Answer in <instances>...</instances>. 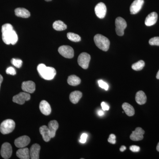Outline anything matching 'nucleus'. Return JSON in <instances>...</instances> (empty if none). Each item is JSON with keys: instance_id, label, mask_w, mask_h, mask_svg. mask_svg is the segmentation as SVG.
<instances>
[{"instance_id": "obj_1", "label": "nucleus", "mask_w": 159, "mask_h": 159, "mask_svg": "<svg viewBox=\"0 0 159 159\" xmlns=\"http://www.w3.org/2000/svg\"><path fill=\"white\" fill-rule=\"evenodd\" d=\"M2 38L3 42L7 45H14L17 42L18 38L13 27L10 24L3 25L2 28Z\"/></svg>"}, {"instance_id": "obj_2", "label": "nucleus", "mask_w": 159, "mask_h": 159, "mask_svg": "<svg viewBox=\"0 0 159 159\" xmlns=\"http://www.w3.org/2000/svg\"><path fill=\"white\" fill-rule=\"evenodd\" d=\"M37 71L40 76L46 80L54 79L56 74V71L54 68L48 67L43 64H40L37 66Z\"/></svg>"}, {"instance_id": "obj_3", "label": "nucleus", "mask_w": 159, "mask_h": 159, "mask_svg": "<svg viewBox=\"0 0 159 159\" xmlns=\"http://www.w3.org/2000/svg\"><path fill=\"white\" fill-rule=\"evenodd\" d=\"M94 41L95 44L100 50L104 51H108L110 42L107 38L101 34H97L94 36Z\"/></svg>"}, {"instance_id": "obj_4", "label": "nucleus", "mask_w": 159, "mask_h": 159, "mask_svg": "<svg viewBox=\"0 0 159 159\" xmlns=\"http://www.w3.org/2000/svg\"><path fill=\"white\" fill-rule=\"evenodd\" d=\"M15 128V122L12 119H6L0 125V131L3 134L12 132Z\"/></svg>"}, {"instance_id": "obj_5", "label": "nucleus", "mask_w": 159, "mask_h": 159, "mask_svg": "<svg viewBox=\"0 0 159 159\" xmlns=\"http://www.w3.org/2000/svg\"><path fill=\"white\" fill-rule=\"evenodd\" d=\"M116 31L119 36H122L124 34V30L127 27V24L124 19L121 17H117L116 20Z\"/></svg>"}, {"instance_id": "obj_6", "label": "nucleus", "mask_w": 159, "mask_h": 159, "mask_svg": "<svg viewBox=\"0 0 159 159\" xmlns=\"http://www.w3.org/2000/svg\"><path fill=\"white\" fill-rule=\"evenodd\" d=\"M91 60V56L87 53H81L80 54L77 59L78 64L84 69L88 68L89 64Z\"/></svg>"}, {"instance_id": "obj_7", "label": "nucleus", "mask_w": 159, "mask_h": 159, "mask_svg": "<svg viewBox=\"0 0 159 159\" xmlns=\"http://www.w3.org/2000/svg\"><path fill=\"white\" fill-rule=\"evenodd\" d=\"M58 52L63 57L67 58H72L74 56V50L69 46H61L58 49Z\"/></svg>"}, {"instance_id": "obj_8", "label": "nucleus", "mask_w": 159, "mask_h": 159, "mask_svg": "<svg viewBox=\"0 0 159 159\" xmlns=\"http://www.w3.org/2000/svg\"><path fill=\"white\" fill-rule=\"evenodd\" d=\"M31 99V96L29 93L21 92L14 96L12 99L13 102L17 104L22 105L26 101H29Z\"/></svg>"}, {"instance_id": "obj_9", "label": "nucleus", "mask_w": 159, "mask_h": 159, "mask_svg": "<svg viewBox=\"0 0 159 159\" xmlns=\"http://www.w3.org/2000/svg\"><path fill=\"white\" fill-rule=\"evenodd\" d=\"M12 147L8 142H6L2 145L1 148V154L3 158L9 159L12 154Z\"/></svg>"}, {"instance_id": "obj_10", "label": "nucleus", "mask_w": 159, "mask_h": 159, "mask_svg": "<svg viewBox=\"0 0 159 159\" xmlns=\"http://www.w3.org/2000/svg\"><path fill=\"white\" fill-rule=\"evenodd\" d=\"M30 141V138L28 136H22L16 139L14 142L15 145L17 148H24L29 145Z\"/></svg>"}, {"instance_id": "obj_11", "label": "nucleus", "mask_w": 159, "mask_h": 159, "mask_svg": "<svg viewBox=\"0 0 159 159\" xmlns=\"http://www.w3.org/2000/svg\"><path fill=\"white\" fill-rule=\"evenodd\" d=\"M95 13L97 17L103 19L107 13V7L105 4L102 2L98 3L95 8Z\"/></svg>"}, {"instance_id": "obj_12", "label": "nucleus", "mask_w": 159, "mask_h": 159, "mask_svg": "<svg viewBox=\"0 0 159 159\" xmlns=\"http://www.w3.org/2000/svg\"><path fill=\"white\" fill-rule=\"evenodd\" d=\"M144 3V0H134L130 6L131 14H136L138 13L142 9Z\"/></svg>"}, {"instance_id": "obj_13", "label": "nucleus", "mask_w": 159, "mask_h": 159, "mask_svg": "<svg viewBox=\"0 0 159 159\" xmlns=\"http://www.w3.org/2000/svg\"><path fill=\"white\" fill-rule=\"evenodd\" d=\"M145 134V131L141 127H137L135 130L132 132L130 135L131 140L133 141H139L143 139V135Z\"/></svg>"}, {"instance_id": "obj_14", "label": "nucleus", "mask_w": 159, "mask_h": 159, "mask_svg": "<svg viewBox=\"0 0 159 159\" xmlns=\"http://www.w3.org/2000/svg\"><path fill=\"white\" fill-rule=\"evenodd\" d=\"M22 89L24 92L29 93H32L35 90V84L33 81H24L22 84Z\"/></svg>"}, {"instance_id": "obj_15", "label": "nucleus", "mask_w": 159, "mask_h": 159, "mask_svg": "<svg viewBox=\"0 0 159 159\" xmlns=\"http://www.w3.org/2000/svg\"><path fill=\"white\" fill-rule=\"evenodd\" d=\"M40 146L39 144H34L31 146L30 148V158L31 159H38L39 158V152L40 150Z\"/></svg>"}, {"instance_id": "obj_16", "label": "nucleus", "mask_w": 159, "mask_h": 159, "mask_svg": "<svg viewBox=\"0 0 159 159\" xmlns=\"http://www.w3.org/2000/svg\"><path fill=\"white\" fill-rule=\"evenodd\" d=\"M39 131L45 142H48L50 141L52 138L48 126L45 125L41 126L39 128Z\"/></svg>"}, {"instance_id": "obj_17", "label": "nucleus", "mask_w": 159, "mask_h": 159, "mask_svg": "<svg viewBox=\"0 0 159 159\" xmlns=\"http://www.w3.org/2000/svg\"><path fill=\"white\" fill-rule=\"evenodd\" d=\"M39 109L42 113L45 116H48L51 113V106L46 100H42L39 104Z\"/></svg>"}, {"instance_id": "obj_18", "label": "nucleus", "mask_w": 159, "mask_h": 159, "mask_svg": "<svg viewBox=\"0 0 159 159\" xmlns=\"http://www.w3.org/2000/svg\"><path fill=\"white\" fill-rule=\"evenodd\" d=\"M158 15L157 12H152L148 15L145 20V25L147 26L153 25L157 20Z\"/></svg>"}, {"instance_id": "obj_19", "label": "nucleus", "mask_w": 159, "mask_h": 159, "mask_svg": "<svg viewBox=\"0 0 159 159\" xmlns=\"http://www.w3.org/2000/svg\"><path fill=\"white\" fill-rule=\"evenodd\" d=\"M18 157L21 159H29L30 158V152L29 148H22L17 150L16 153Z\"/></svg>"}, {"instance_id": "obj_20", "label": "nucleus", "mask_w": 159, "mask_h": 159, "mask_svg": "<svg viewBox=\"0 0 159 159\" xmlns=\"http://www.w3.org/2000/svg\"><path fill=\"white\" fill-rule=\"evenodd\" d=\"M136 101L139 105H143L146 103L147 97L143 91H139L135 96Z\"/></svg>"}, {"instance_id": "obj_21", "label": "nucleus", "mask_w": 159, "mask_h": 159, "mask_svg": "<svg viewBox=\"0 0 159 159\" xmlns=\"http://www.w3.org/2000/svg\"><path fill=\"white\" fill-rule=\"evenodd\" d=\"M58 127L59 125L56 120H52L49 122L48 127L51 132V138H54L55 137L56 131L58 129Z\"/></svg>"}, {"instance_id": "obj_22", "label": "nucleus", "mask_w": 159, "mask_h": 159, "mask_svg": "<svg viewBox=\"0 0 159 159\" xmlns=\"http://www.w3.org/2000/svg\"><path fill=\"white\" fill-rule=\"evenodd\" d=\"M15 13L16 16L18 17L27 18L30 17V13L29 10L25 8H16L15 10Z\"/></svg>"}, {"instance_id": "obj_23", "label": "nucleus", "mask_w": 159, "mask_h": 159, "mask_svg": "<svg viewBox=\"0 0 159 159\" xmlns=\"http://www.w3.org/2000/svg\"><path fill=\"white\" fill-rule=\"evenodd\" d=\"M82 97V93L79 91H75L71 93L70 95V99L74 104H76L79 102L80 99Z\"/></svg>"}, {"instance_id": "obj_24", "label": "nucleus", "mask_w": 159, "mask_h": 159, "mask_svg": "<svg viewBox=\"0 0 159 159\" xmlns=\"http://www.w3.org/2000/svg\"><path fill=\"white\" fill-rule=\"evenodd\" d=\"M122 108L125 114L129 116H132L135 114L134 109L133 107L127 102H125L122 105Z\"/></svg>"}, {"instance_id": "obj_25", "label": "nucleus", "mask_w": 159, "mask_h": 159, "mask_svg": "<svg viewBox=\"0 0 159 159\" xmlns=\"http://www.w3.org/2000/svg\"><path fill=\"white\" fill-rule=\"evenodd\" d=\"M67 82L70 85L75 86L80 84L81 80L76 75H71L68 78Z\"/></svg>"}, {"instance_id": "obj_26", "label": "nucleus", "mask_w": 159, "mask_h": 159, "mask_svg": "<svg viewBox=\"0 0 159 159\" xmlns=\"http://www.w3.org/2000/svg\"><path fill=\"white\" fill-rule=\"evenodd\" d=\"M54 30L57 31H61L67 29V25L64 23L61 20H57L54 22L53 25Z\"/></svg>"}, {"instance_id": "obj_27", "label": "nucleus", "mask_w": 159, "mask_h": 159, "mask_svg": "<svg viewBox=\"0 0 159 159\" xmlns=\"http://www.w3.org/2000/svg\"><path fill=\"white\" fill-rule=\"evenodd\" d=\"M145 66V62L143 60H140L133 64L132 66V68L135 71H140L143 69Z\"/></svg>"}, {"instance_id": "obj_28", "label": "nucleus", "mask_w": 159, "mask_h": 159, "mask_svg": "<svg viewBox=\"0 0 159 159\" xmlns=\"http://www.w3.org/2000/svg\"><path fill=\"white\" fill-rule=\"evenodd\" d=\"M67 36L69 40L74 42H78L81 40V38L79 35L72 32L68 33Z\"/></svg>"}, {"instance_id": "obj_29", "label": "nucleus", "mask_w": 159, "mask_h": 159, "mask_svg": "<svg viewBox=\"0 0 159 159\" xmlns=\"http://www.w3.org/2000/svg\"><path fill=\"white\" fill-rule=\"evenodd\" d=\"M11 61V64L18 68H20L22 65L23 61L20 59L12 58Z\"/></svg>"}, {"instance_id": "obj_30", "label": "nucleus", "mask_w": 159, "mask_h": 159, "mask_svg": "<svg viewBox=\"0 0 159 159\" xmlns=\"http://www.w3.org/2000/svg\"><path fill=\"white\" fill-rule=\"evenodd\" d=\"M151 45L159 46V37H155L151 39L149 41Z\"/></svg>"}, {"instance_id": "obj_31", "label": "nucleus", "mask_w": 159, "mask_h": 159, "mask_svg": "<svg viewBox=\"0 0 159 159\" xmlns=\"http://www.w3.org/2000/svg\"><path fill=\"white\" fill-rule=\"evenodd\" d=\"M98 84L99 86L101 88L104 89L105 90L107 91L109 89V86L107 83L104 82L102 80H98Z\"/></svg>"}, {"instance_id": "obj_32", "label": "nucleus", "mask_w": 159, "mask_h": 159, "mask_svg": "<svg viewBox=\"0 0 159 159\" xmlns=\"http://www.w3.org/2000/svg\"><path fill=\"white\" fill-rule=\"evenodd\" d=\"M6 74L11 75H15L16 74V71L12 67H9L6 70Z\"/></svg>"}, {"instance_id": "obj_33", "label": "nucleus", "mask_w": 159, "mask_h": 159, "mask_svg": "<svg viewBox=\"0 0 159 159\" xmlns=\"http://www.w3.org/2000/svg\"><path fill=\"white\" fill-rule=\"evenodd\" d=\"M108 142L112 144H115L116 143V136L114 134L110 135L108 139Z\"/></svg>"}, {"instance_id": "obj_34", "label": "nucleus", "mask_w": 159, "mask_h": 159, "mask_svg": "<svg viewBox=\"0 0 159 159\" xmlns=\"http://www.w3.org/2000/svg\"><path fill=\"white\" fill-rule=\"evenodd\" d=\"M88 138V134H83L80 137V142L82 144H84L86 142L87 139Z\"/></svg>"}, {"instance_id": "obj_35", "label": "nucleus", "mask_w": 159, "mask_h": 159, "mask_svg": "<svg viewBox=\"0 0 159 159\" xmlns=\"http://www.w3.org/2000/svg\"><path fill=\"white\" fill-rule=\"evenodd\" d=\"M130 150L133 152H139L140 150V147L137 145H132L129 148Z\"/></svg>"}, {"instance_id": "obj_36", "label": "nucleus", "mask_w": 159, "mask_h": 159, "mask_svg": "<svg viewBox=\"0 0 159 159\" xmlns=\"http://www.w3.org/2000/svg\"><path fill=\"white\" fill-rule=\"evenodd\" d=\"M102 110L103 111H108L109 110V106L105 102H102L101 104Z\"/></svg>"}, {"instance_id": "obj_37", "label": "nucleus", "mask_w": 159, "mask_h": 159, "mask_svg": "<svg viewBox=\"0 0 159 159\" xmlns=\"http://www.w3.org/2000/svg\"><path fill=\"white\" fill-rule=\"evenodd\" d=\"M98 115L100 116H102L104 115V112L102 111L99 110L98 111Z\"/></svg>"}, {"instance_id": "obj_38", "label": "nucleus", "mask_w": 159, "mask_h": 159, "mask_svg": "<svg viewBox=\"0 0 159 159\" xmlns=\"http://www.w3.org/2000/svg\"><path fill=\"white\" fill-rule=\"evenodd\" d=\"M126 147L125 146L122 145V146H121V148H120V151L122 152H124L126 149Z\"/></svg>"}, {"instance_id": "obj_39", "label": "nucleus", "mask_w": 159, "mask_h": 159, "mask_svg": "<svg viewBox=\"0 0 159 159\" xmlns=\"http://www.w3.org/2000/svg\"><path fill=\"white\" fill-rule=\"evenodd\" d=\"M3 80V78L2 76L0 74V88H1V85L2 84V82Z\"/></svg>"}, {"instance_id": "obj_40", "label": "nucleus", "mask_w": 159, "mask_h": 159, "mask_svg": "<svg viewBox=\"0 0 159 159\" xmlns=\"http://www.w3.org/2000/svg\"><path fill=\"white\" fill-rule=\"evenodd\" d=\"M156 77L157 79H159V70L157 72V74Z\"/></svg>"}, {"instance_id": "obj_41", "label": "nucleus", "mask_w": 159, "mask_h": 159, "mask_svg": "<svg viewBox=\"0 0 159 159\" xmlns=\"http://www.w3.org/2000/svg\"><path fill=\"white\" fill-rule=\"evenodd\" d=\"M157 151L159 152V142L157 146Z\"/></svg>"}, {"instance_id": "obj_42", "label": "nucleus", "mask_w": 159, "mask_h": 159, "mask_svg": "<svg viewBox=\"0 0 159 159\" xmlns=\"http://www.w3.org/2000/svg\"><path fill=\"white\" fill-rule=\"evenodd\" d=\"M46 2H50V1H52V0H45Z\"/></svg>"}]
</instances>
